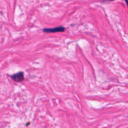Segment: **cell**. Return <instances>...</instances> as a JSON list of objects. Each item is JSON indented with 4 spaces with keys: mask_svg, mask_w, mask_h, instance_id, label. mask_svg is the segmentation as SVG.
<instances>
[{
    "mask_svg": "<svg viewBox=\"0 0 128 128\" xmlns=\"http://www.w3.org/2000/svg\"><path fill=\"white\" fill-rule=\"evenodd\" d=\"M65 31V28L63 26H58L53 28H45L42 31L46 33H54V32H63Z\"/></svg>",
    "mask_w": 128,
    "mask_h": 128,
    "instance_id": "cell-1",
    "label": "cell"
},
{
    "mask_svg": "<svg viewBox=\"0 0 128 128\" xmlns=\"http://www.w3.org/2000/svg\"><path fill=\"white\" fill-rule=\"evenodd\" d=\"M11 78L16 82H21L24 80L23 72H18L11 76Z\"/></svg>",
    "mask_w": 128,
    "mask_h": 128,
    "instance_id": "cell-2",
    "label": "cell"
},
{
    "mask_svg": "<svg viewBox=\"0 0 128 128\" xmlns=\"http://www.w3.org/2000/svg\"><path fill=\"white\" fill-rule=\"evenodd\" d=\"M106 1H114V0H106ZM125 1H126V4H127L128 6V0H125Z\"/></svg>",
    "mask_w": 128,
    "mask_h": 128,
    "instance_id": "cell-3",
    "label": "cell"
}]
</instances>
